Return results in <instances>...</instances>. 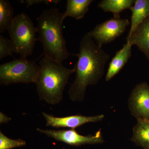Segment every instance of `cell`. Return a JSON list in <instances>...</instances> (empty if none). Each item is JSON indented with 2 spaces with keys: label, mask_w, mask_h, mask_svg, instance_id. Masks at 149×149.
Here are the masks:
<instances>
[{
  "label": "cell",
  "mask_w": 149,
  "mask_h": 149,
  "mask_svg": "<svg viewBox=\"0 0 149 149\" xmlns=\"http://www.w3.org/2000/svg\"><path fill=\"white\" fill-rule=\"evenodd\" d=\"M74 55L78 57L74 67L75 79L70 87L68 94L72 101L82 102L88 86L96 85L102 79L105 66L110 56L88 33L82 37L79 53Z\"/></svg>",
  "instance_id": "cell-1"
},
{
  "label": "cell",
  "mask_w": 149,
  "mask_h": 149,
  "mask_svg": "<svg viewBox=\"0 0 149 149\" xmlns=\"http://www.w3.org/2000/svg\"><path fill=\"white\" fill-rule=\"evenodd\" d=\"M63 13L58 9L51 8L43 11L37 18V41L42 43L45 56L58 62L69 57L66 41L63 35Z\"/></svg>",
  "instance_id": "cell-2"
},
{
  "label": "cell",
  "mask_w": 149,
  "mask_h": 149,
  "mask_svg": "<svg viewBox=\"0 0 149 149\" xmlns=\"http://www.w3.org/2000/svg\"><path fill=\"white\" fill-rule=\"evenodd\" d=\"M40 70L37 77V91L39 100L50 105H55L63 99V92L74 68H67L62 63L44 56L40 62Z\"/></svg>",
  "instance_id": "cell-3"
},
{
  "label": "cell",
  "mask_w": 149,
  "mask_h": 149,
  "mask_svg": "<svg viewBox=\"0 0 149 149\" xmlns=\"http://www.w3.org/2000/svg\"><path fill=\"white\" fill-rule=\"evenodd\" d=\"M13 52L19 54L20 58L27 59L32 55L35 43L37 41V32L32 19L26 14L17 15L8 29Z\"/></svg>",
  "instance_id": "cell-4"
},
{
  "label": "cell",
  "mask_w": 149,
  "mask_h": 149,
  "mask_svg": "<svg viewBox=\"0 0 149 149\" xmlns=\"http://www.w3.org/2000/svg\"><path fill=\"white\" fill-rule=\"evenodd\" d=\"M40 66L27 59H15L0 65V84L7 86L17 83H36Z\"/></svg>",
  "instance_id": "cell-5"
},
{
  "label": "cell",
  "mask_w": 149,
  "mask_h": 149,
  "mask_svg": "<svg viewBox=\"0 0 149 149\" xmlns=\"http://www.w3.org/2000/svg\"><path fill=\"white\" fill-rule=\"evenodd\" d=\"M130 24L127 19L111 18L96 25L88 34L100 47L113 42Z\"/></svg>",
  "instance_id": "cell-6"
},
{
  "label": "cell",
  "mask_w": 149,
  "mask_h": 149,
  "mask_svg": "<svg viewBox=\"0 0 149 149\" xmlns=\"http://www.w3.org/2000/svg\"><path fill=\"white\" fill-rule=\"evenodd\" d=\"M37 130L39 133L45 134L56 141L63 142L71 146H78L86 144H100L103 143L104 142L101 129L94 135L86 136L79 134L73 129L55 130H45L37 128Z\"/></svg>",
  "instance_id": "cell-7"
},
{
  "label": "cell",
  "mask_w": 149,
  "mask_h": 149,
  "mask_svg": "<svg viewBox=\"0 0 149 149\" xmlns=\"http://www.w3.org/2000/svg\"><path fill=\"white\" fill-rule=\"evenodd\" d=\"M130 113L137 120L149 121V85L139 83L131 91L128 100Z\"/></svg>",
  "instance_id": "cell-8"
},
{
  "label": "cell",
  "mask_w": 149,
  "mask_h": 149,
  "mask_svg": "<svg viewBox=\"0 0 149 149\" xmlns=\"http://www.w3.org/2000/svg\"><path fill=\"white\" fill-rule=\"evenodd\" d=\"M42 116L46 120V126L56 128H66L73 129L88 123L101 121L104 117L103 114L90 116L76 115L65 117H56L45 112L42 113Z\"/></svg>",
  "instance_id": "cell-9"
},
{
  "label": "cell",
  "mask_w": 149,
  "mask_h": 149,
  "mask_svg": "<svg viewBox=\"0 0 149 149\" xmlns=\"http://www.w3.org/2000/svg\"><path fill=\"white\" fill-rule=\"evenodd\" d=\"M132 45L129 41L120 50L116 52L112 59L105 77V80L108 82L120 72L130 58L132 54Z\"/></svg>",
  "instance_id": "cell-10"
},
{
  "label": "cell",
  "mask_w": 149,
  "mask_h": 149,
  "mask_svg": "<svg viewBox=\"0 0 149 149\" xmlns=\"http://www.w3.org/2000/svg\"><path fill=\"white\" fill-rule=\"evenodd\" d=\"M136 45L149 61V16L139 24L127 41Z\"/></svg>",
  "instance_id": "cell-11"
},
{
  "label": "cell",
  "mask_w": 149,
  "mask_h": 149,
  "mask_svg": "<svg viewBox=\"0 0 149 149\" xmlns=\"http://www.w3.org/2000/svg\"><path fill=\"white\" fill-rule=\"evenodd\" d=\"M130 10L131 25L127 38L130 37L139 24L149 16V0H135Z\"/></svg>",
  "instance_id": "cell-12"
},
{
  "label": "cell",
  "mask_w": 149,
  "mask_h": 149,
  "mask_svg": "<svg viewBox=\"0 0 149 149\" xmlns=\"http://www.w3.org/2000/svg\"><path fill=\"white\" fill-rule=\"evenodd\" d=\"M93 1V0H67L66 10L63 13L64 18L70 17L77 20L82 19Z\"/></svg>",
  "instance_id": "cell-13"
},
{
  "label": "cell",
  "mask_w": 149,
  "mask_h": 149,
  "mask_svg": "<svg viewBox=\"0 0 149 149\" xmlns=\"http://www.w3.org/2000/svg\"><path fill=\"white\" fill-rule=\"evenodd\" d=\"M134 3V0H102L98 6L105 12L112 13L114 18H120V13L125 10L131 9Z\"/></svg>",
  "instance_id": "cell-14"
},
{
  "label": "cell",
  "mask_w": 149,
  "mask_h": 149,
  "mask_svg": "<svg viewBox=\"0 0 149 149\" xmlns=\"http://www.w3.org/2000/svg\"><path fill=\"white\" fill-rule=\"evenodd\" d=\"M131 141L144 149H149V121L137 120Z\"/></svg>",
  "instance_id": "cell-15"
},
{
  "label": "cell",
  "mask_w": 149,
  "mask_h": 149,
  "mask_svg": "<svg viewBox=\"0 0 149 149\" xmlns=\"http://www.w3.org/2000/svg\"><path fill=\"white\" fill-rule=\"evenodd\" d=\"M14 10L7 0L0 1V33L9 29L14 19Z\"/></svg>",
  "instance_id": "cell-16"
},
{
  "label": "cell",
  "mask_w": 149,
  "mask_h": 149,
  "mask_svg": "<svg viewBox=\"0 0 149 149\" xmlns=\"http://www.w3.org/2000/svg\"><path fill=\"white\" fill-rule=\"evenodd\" d=\"M26 145V141L24 140L10 139L0 131V149H12L25 146Z\"/></svg>",
  "instance_id": "cell-17"
},
{
  "label": "cell",
  "mask_w": 149,
  "mask_h": 149,
  "mask_svg": "<svg viewBox=\"0 0 149 149\" xmlns=\"http://www.w3.org/2000/svg\"><path fill=\"white\" fill-rule=\"evenodd\" d=\"M13 47L10 39L0 35V60L8 56L13 57Z\"/></svg>",
  "instance_id": "cell-18"
},
{
  "label": "cell",
  "mask_w": 149,
  "mask_h": 149,
  "mask_svg": "<svg viewBox=\"0 0 149 149\" xmlns=\"http://www.w3.org/2000/svg\"><path fill=\"white\" fill-rule=\"evenodd\" d=\"M20 2L26 3V7L28 8L31 6L34 5L38 4L45 3L47 5L50 4H57L60 2V0H22L19 1Z\"/></svg>",
  "instance_id": "cell-19"
},
{
  "label": "cell",
  "mask_w": 149,
  "mask_h": 149,
  "mask_svg": "<svg viewBox=\"0 0 149 149\" xmlns=\"http://www.w3.org/2000/svg\"><path fill=\"white\" fill-rule=\"evenodd\" d=\"M11 120V118L7 116L2 112H0V123H7Z\"/></svg>",
  "instance_id": "cell-20"
}]
</instances>
